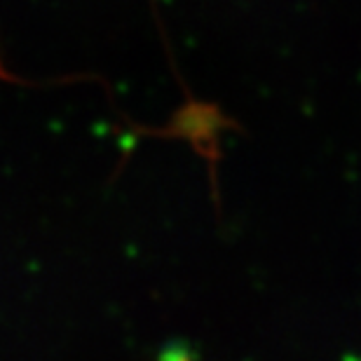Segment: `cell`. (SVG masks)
<instances>
[{
    "instance_id": "cell-1",
    "label": "cell",
    "mask_w": 361,
    "mask_h": 361,
    "mask_svg": "<svg viewBox=\"0 0 361 361\" xmlns=\"http://www.w3.org/2000/svg\"><path fill=\"white\" fill-rule=\"evenodd\" d=\"M162 361H190V359H178V357H167V359H162Z\"/></svg>"
}]
</instances>
